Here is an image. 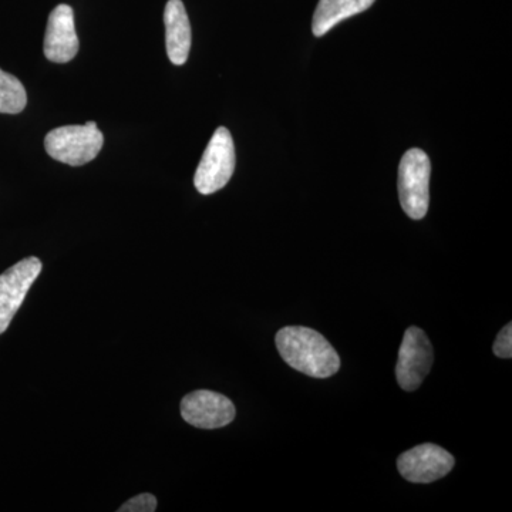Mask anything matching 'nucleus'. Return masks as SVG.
I'll return each instance as SVG.
<instances>
[{
    "label": "nucleus",
    "mask_w": 512,
    "mask_h": 512,
    "mask_svg": "<svg viewBox=\"0 0 512 512\" xmlns=\"http://www.w3.org/2000/svg\"><path fill=\"white\" fill-rule=\"evenodd\" d=\"M275 342L282 359L303 375L326 379L339 372L338 353L316 330L288 326L276 333Z\"/></svg>",
    "instance_id": "f257e3e1"
},
{
    "label": "nucleus",
    "mask_w": 512,
    "mask_h": 512,
    "mask_svg": "<svg viewBox=\"0 0 512 512\" xmlns=\"http://www.w3.org/2000/svg\"><path fill=\"white\" fill-rule=\"evenodd\" d=\"M430 158L420 148L404 154L399 165V198L412 220H423L430 204Z\"/></svg>",
    "instance_id": "f03ea898"
},
{
    "label": "nucleus",
    "mask_w": 512,
    "mask_h": 512,
    "mask_svg": "<svg viewBox=\"0 0 512 512\" xmlns=\"http://www.w3.org/2000/svg\"><path fill=\"white\" fill-rule=\"evenodd\" d=\"M104 136L99 128L63 126L45 138L47 154L59 163L79 167L93 161L103 148Z\"/></svg>",
    "instance_id": "7ed1b4c3"
},
{
    "label": "nucleus",
    "mask_w": 512,
    "mask_h": 512,
    "mask_svg": "<svg viewBox=\"0 0 512 512\" xmlns=\"http://www.w3.org/2000/svg\"><path fill=\"white\" fill-rule=\"evenodd\" d=\"M234 170V140L227 128H217L195 171V188L202 195L214 194L228 184Z\"/></svg>",
    "instance_id": "20e7f679"
},
{
    "label": "nucleus",
    "mask_w": 512,
    "mask_h": 512,
    "mask_svg": "<svg viewBox=\"0 0 512 512\" xmlns=\"http://www.w3.org/2000/svg\"><path fill=\"white\" fill-rule=\"evenodd\" d=\"M434 353L430 339L420 328L412 326L403 336L396 365V379L406 392L419 389L433 366Z\"/></svg>",
    "instance_id": "39448f33"
},
{
    "label": "nucleus",
    "mask_w": 512,
    "mask_h": 512,
    "mask_svg": "<svg viewBox=\"0 0 512 512\" xmlns=\"http://www.w3.org/2000/svg\"><path fill=\"white\" fill-rule=\"evenodd\" d=\"M40 272V259L29 256L0 275V335L8 330Z\"/></svg>",
    "instance_id": "423d86ee"
},
{
    "label": "nucleus",
    "mask_w": 512,
    "mask_h": 512,
    "mask_svg": "<svg viewBox=\"0 0 512 512\" xmlns=\"http://www.w3.org/2000/svg\"><path fill=\"white\" fill-rule=\"evenodd\" d=\"M456 460L447 450L436 444H421L406 451L397 460V468L407 481L430 484L446 477Z\"/></svg>",
    "instance_id": "0eeeda50"
},
{
    "label": "nucleus",
    "mask_w": 512,
    "mask_h": 512,
    "mask_svg": "<svg viewBox=\"0 0 512 512\" xmlns=\"http://www.w3.org/2000/svg\"><path fill=\"white\" fill-rule=\"evenodd\" d=\"M235 406L224 394L197 390L184 397L181 416L198 429L214 430L228 426L235 419Z\"/></svg>",
    "instance_id": "6e6552de"
},
{
    "label": "nucleus",
    "mask_w": 512,
    "mask_h": 512,
    "mask_svg": "<svg viewBox=\"0 0 512 512\" xmlns=\"http://www.w3.org/2000/svg\"><path fill=\"white\" fill-rule=\"evenodd\" d=\"M72 6L59 5L50 13L45 36V56L53 63H67L79 52Z\"/></svg>",
    "instance_id": "1a4fd4ad"
},
{
    "label": "nucleus",
    "mask_w": 512,
    "mask_h": 512,
    "mask_svg": "<svg viewBox=\"0 0 512 512\" xmlns=\"http://www.w3.org/2000/svg\"><path fill=\"white\" fill-rule=\"evenodd\" d=\"M165 46L171 63L183 66L191 49V23L181 0H168L164 10Z\"/></svg>",
    "instance_id": "9d476101"
},
{
    "label": "nucleus",
    "mask_w": 512,
    "mask_h": 512,
    "mask_svg": "<svg viewBox=\"0 0 512 512\" xmlns=\"http://www.w3.org/2000/svg\"><path fill=\"white\" fill-rule=\"evenodd\" d=\"M375 0H319L313 13L312 32L316 37L326 35L342 20L365 12Z\"/></svg>",
    "instance_id": "9b49d317"
},
{
    "label": "nucleus",
    "mask_w": 512,
    "mask_h": 512,
    "mask_svg": "<svg viewBox=\"0 0 512 512\" xmlns=\"http://www.w3.org/2000/svg\"><path fill=\"white\" fill-rule=\"evenodd\" d=\"M26 104H28V94L18 77L0 69V113H22Z\"/></svg>",
    "instance_id": "f8f14e48"
},
{
    "label": "nucleus",
    "mask_w": 512,
    "mask_h": 512,
    "mask_svg": "<svg viewBox=\"0 0 512 512\" xmlns=\"http://www.w3.org/2000/svg\"><path fill=\"white\" fill-rule=\"evenodd\" d=\"M156 510L157 498L151 494L137 495L119 508L120 512H154Z\"/></svg>",
    "instance_id": "ddd939ff"
},
{
    "label": "nucleus",
    "mask_w": 512,
    "mask_h": 512,
    "mask_svg": "<svg viewBox=\"0 0 512 512\" xmlns=\"http://www.w3.org/2000/svg\"><path fill=\"white\" fill-rule=\"evenodd\" d=\"M493 352L495 356L501 359H511L512 356V325L508 323L495 339Z\"/></svg>",
    "instance_id": "4468645a"
},
{
    "label": "nucleus",
    "mask_w": 512,
    "mask_h": 512,
    "mask_svg": "<svg viewBox=\"0 0 512 512\" xmlns=\"http://www.w3.org/2000/svg\"><path fill=\"white\" fill-rule=\"evenodd\" d=\"M86 126L92 127V128H97V123H96V121H87Z\"/></svg>",
    "instance_id": "2eb2a0df"
}]
</instances>
